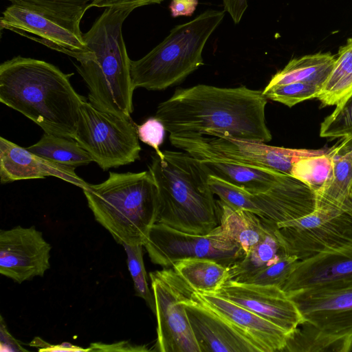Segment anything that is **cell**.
Wrapping results in <instances>:
<instances>
[{"instance_id": "1", "label": "cell", "mask_w": 352, "mask_h": 352, "mask_svg": "<svg viewBox=\"0 0 352 352\" xmlns=\"http://www.w3.org/2000/svg\"><path fill=\"white\" fill-rule=\"evenodd\" d=\"M267 103L263 91L244 85H197L176 89L157 105L155 117L169 133L217 132L266 143L272 138L265 121Z\"/></svg>"}, {"instance_id": "2", "label": "cell", "mask_w": 352, "mask_h": 352, "mask_svg": "<svg viewBox=\"0 0 352 352\" xmlns=\"http://www.w3.org/2000/svg\"><path fill=\"white\" fill-rule=\"evenodd\" d=\"M73 74L45 60L14 56L0 65V102L44 132L74 139L85 98L72 85Z\"/></svg>"}, {"instance_id": "3", "label": "cell", "mask_w": 352, "mask_h": 352, "mask_svg": "<svg viewBox=\"0 0 352 352\" xmlns=\"http://www.w3.org/2000/svg\"><path fill=\"white\" fill-rule=\"evenodd\" d=\"M158 191L157 223L194 234L219 226L217 200L201 162L185 151L151 155L148 165Z\"/></svg>"}, {"instance_id": "4", "label": "cell", "mask_w": 352, "mask_h": 352, "mask_svg": "<svg viewBox=\"0 0 352 352\" xmlns=\"http://www.w3.org/2000/svg\"><path fill=\"white\" fill-rule=\"evenodd\" d=\"M133 11L128 8H105L83 34L91 57L76 66L88 88L89 102L102 111L129 120L133 111L135 89L122 25Z\"/></svg>"}, {"instance_id": "5", "label": "cell", "mask_w": 352, "mask_h": 352, "mask_svg": "<svg viewBox=\"0 0 352 352\" xmlns=\"http://www.w3.org/2000/svg\"><path fill=\"white\" fill-rule=\"evenodd\" d=\"M82 190L96 220L118 243L143 244L157 223L158 191L149 170L110 172L106 180Z\"/></svg>"}, {"instance_id": "6", "label": "cell", "mask_w": 352, "mask_h": 352, "mask_svg": "<svg viewBox=\"0 0 352 352\" xmlns=\"http://www.w3.org/2000/svg\"><path fill=\"white\" fill-rule=\"evenodd\" d=\"M225 12L207 10L192 20L175 26L144 56L131 60L134 89H165L181 82L203 65L204 46L223 21Z\"/></svg>"}, {"instance_id": "7", "label": "cell", "mask_w": 352, "mask_h": 352, "mask_svg": "<svg viewBox=\"0 0 352 352\" xmlns=\"http://www.w3.org/2000/svg\"><path fill=\"white\" fill-rule=\"evenodd\" d=\"M169 140L175 148L199 160H217L258 166L289 175L294 162L298 160L323 154L330 149L278 147L217 132L206 134L195 132L170 133Z\"/></svg>"}, {"instance_id": "8", "label": "cell", "mask_w": 352, "mask_h": 352, "mask_svg": "<svg viewBox=\"0 0 352 352\" xmlns=\"http://www.w3.org/2000/svg\"><path fill=\"white\" fill-rule=\"evenodd\" d=\"M74 140L103 170L140 158L137 127L131 120L102 111L86 100L80 106Z\"/></svg>"}, {"instance_id": "9", "label": "cell", "mask_w": 352, "mask_h": 352, "mask_svg": "<svg viewBox=\"0 0 352 352\" xmlns=\"http://www.w3.org/2000/svg\"><path fill=\"white\" fill-rule=\"evenodd\" d=\"M209 186L219 199L278 224L305 216L316 209L315 192L305 183L285 175L268 190L250 193L221 179L208 177Z\"/></svg>"}, {"instance_id": "10", "label": "cell", "mask_w": 352, "mask_h": 352, "mask_svg": "<svg viewBox=\"0 0 352 352\" xmlns=\"http://www.w3.org/2000/svg\"><path fill=\"white\" fill-rule=\"evenodd\" d=\"M143 245L152 263L170 267L186 258H208L230 267L245 255L242 248L218 226L207 234H194L156 223Z\"/></svg>"}, {"instance_id": "11", "label": "cell", "mask_w": 352, "mask_h": 352, "mask_svg": "<svg viewBox=\"0 0 352 352\" xmlns=\"http://www.w3.org/2000/svg\"><path fill=\"white\" fill-rule=\"evenodd\" d=\"M155 304L159 352H200L183 300L194 289L172 267L149 273Z\"/></svg>"}, {"instance_id": "12", "label": "cell", "mask_w": 352, "mask_h": 352, "mask_svg": "<svg viewBox=\"0 0 352 352\" xmlns=\"http://www.w3.org/2000/svg\"><path fill=\"white\" fill-rule=\"evenodd\" d=\"M277 227L285 254L299 261L352 243V212L340 208H316Z\"/></svg>"}, {"instance_id": "13", "label": "cell", "mask_w": 352, "mask_h": 352, "mask_svg": "<svg viewBox=\"0 0 352 352\" xmlns=\"http://www.w3.org/2000/svg\"><path fill=\"white\" fill-rule=\"evenodd\" d=\"M287 294L302 317L300 324L330 339L352 341V284Z\"/></svg>"}, {"instance_id": "14", "label": "cell", "mask_w": 352, "mask_h": 352, "mask_svg": "<svg viewBox=\"0 0 352 352\" xmlns=\"http://www.w3.org/2000/svg\"><path fill=\"white\" fill-rule=\"evenodd\" d=\"M1 30H7L65 54L80 62L91 52L80 29L67 27L35 11L11 4L2 12Z\"/></svg>"}, {"instance_id": "15", "label": "cell", "mask_w": 352, "mask_h": 352, "mask_svg": "<svg viewBox=\"0 0 352 352\" xmlns=\"http://www.w3.org/2000/svg\"><path fill=\"white\" fill-rule=\"evenodd\" d=\"M51 245L34 226L0 231V274L22 283L50 268Z\"/></svg>"}, {"instance_id": "16", "label": "cell", "mask_w": 352, "mask_h": 352, "mask_svg": "<svg viewBox=\"0 0 352 352\" xmlns=\"http://www.w3.org/2000/svg\"><path fill=\"white\" fill-rule=\"evenodd\" d=\"M214 294L248 309L287 333L303 322L289 295L276 286L227 280Z\"/></svg>"}, {"instance_id": "17", "label": "cell", "mask_w": 352, "mask_h": 352, "mask_svg": "<svg viewBox=\"0 0 352 352\" xmlns=\"http://www.w3.org/2000/svg\"><path fill=\"white\" fill-rule=\"evenodd\" d=\"M183 304L200 352H262L243 333L192 294Z\"/></svg>"}, {"instance_id": "18", "label": "cell", "mask_w": 352, "mask_h": 352, "mask_svg": "<svg viewBox=\"0 0 352 352\" xmlns=\"http://www.w3.org/2000/svg\"><path fill=\"white\" fill-rule=\"evenodd\" d=\"M352 284V243L299 261L283 287L287 294Z\"/></svg>"}, {"instance_id": "19", "label": "cell", "mask_w": 352, "mask_h": 352, "mask_svg": "<svg viewBox=\"0 0 352 352\" xmlns=\"http://www.w3.org/2000/svg\"><path fill=\"white\" fill-rule=\"evenodd\" d=\"M192 295L239 330L262 352H281L287 333L279 327L214 293L194 291Z\"/></svg>"}, {"instance_id": "20", "label": "cell", "mask_w": 352, "mask_h": 352, "mask_svg": "<svg viewBox=\"0 0 352 352\" xmlns=\"http://www.w3.org/2000/svg\"><path fill=\"white\" fill-rule=\"evenodd\" d=\"M75 168L54 163L3 137L0 138L1 184L52 176L83 189L88 184L76 174Z\"/></svg>"}, {"instance_id": "21", "label": "cell", "mask_w": 352, "mask_h": 352, "mask_svg": "<svg viewBox=\"0 0 352 352\" xmlns=\"http://www.w3.org/2000/svg\"><path fill=\"white\" fill-rule=\"evenodd\" d=\"M219 226L236 241L245 254L263 240L277 225L265 220L249 210L234 207L221 199L217 200Z\"/></svg>"}, {"instance_id": "22", "label": "cell", "mask_w": 352, "mask_h": 352, "mask_svg": "<svg viewBox=\"0 0 352 352\" xmlns=\"http://www.w3.org/2000/svg\"><path fill=\"white\" fill-rule=\"evenodd\" d=\"M208 175L221 179L250 193L264 192L285 173L265 168L217 160H199Z\"/></svg>"}, {"instance_id": "23", "label": "cell", "mask_w": 352, "mask_h": 352, "mask_svg": "<svg viewBox=\"0 0 352 352\" xmlns=\"http://www.w3.org/2000/svg\"><path fill=\"white\" fill-rule=\"evenodd\" d=\"M315 195L316 208H336L352 212V151L339 153L334 145L330 175Z\"/></svg>"}, {"instance_id": "24", "label": "cell", "mask_w": 352, "mask_h": 352, "mask_svg": "<svg viewBox=\"0 0 352 352\" xmlns=\"http://www.w3.org/2000/svg\"><path fill=\"white\" fill-rule=\"evenodd\" d=\"M336 56L317 53L292 58L270 79L266 87L291 82H305L321 87L331 72Z\"/></svg>"}, {"instance_id": "25", "label": "cell", "mask_w": 352, "mask_h": 352, "mask_svg": "<svg viewBox=\"0 0 352 352\" xmlns=\"http://www.w3.org/2000/svg\"><path fill=\"white\" fill-rule=\"evenodd\" d=\"M276 229L272 230L250 252L228 267L227 280L245 283L286 255Z\"/></svg>"}, {"instance_id": "26", "label": "cell", "mask_w": 352, "mask_h": 352, "mask_svg": "<svg viewBox=\"0 0 352 352\" xmlns=\"http://www.w3.org/2000/svg\"><path fill=\"white\" fill-rule=\"evenodd\" d=\"M170 267L200 293H215L228 278V267L208 258L182 259Z\"/></svg>"}, {"instance_id": "27", "label": "cell", "mask_w": 352, "mask_h": 352, "mask_svg": "<svg viewBox=\"0 0 352 352\" xmlns=\"http://www.w3.org/2000/svg\"><path fill=\"white\" fill-rule=\"evenodd\" d=\"M352 94V38L338 50L331 72L317 97L322 106H337Z\"/></svg>"}, {"instance_id": "28", "label": "cell", "mask_w": 352, "mask_h": 352, "mask_svg": "<svg viewBox=\"0 0 352 352\" xmlns=\"http://www.w3.org/2000/svg\"><path fill=\"white\" fill-rule=\"evenodd\" d=\"M26 148L54 163L74 168L94 162L76 140L45 132L36 143Z\"/></svg>"}, {"instance_id": "29", "label": "cell", "mask_w": 352, "mask_h": 352, "mask_svg": "<svg viewBox=\"0 0 352 352\" xmlns=\"http://www.w3.org/2000/svg\"><path fill=\"white\" fill-rule=\"evenodd\" d=\"M35 11L67 27L80 29L85 13L96 0H6Z\"/></svg>"}, {"instance_id": "30", "label": "cell", "mask_w": 352, "mask_h": 352, "mask_svg": "<svg viewBox=\"0 0 352 352\" xmlns=\"http://www.w3.org/2000/svg\"><path fill=\"white\" fill-rule=\"evenodd\" d=\"M333 148L334 145L325 153L298 160L292 166L291 175L305 183L316 193L330 175Z\"/></svg>"}, {"instance_id": "31", "label": "cell", "mask_w": 352, "mask_h": 352, "mask_svg": "<svg viewBox=\"0 0 352 352\" xmlns=\"http://www.w3.org/2000/svg\"><path fill=\"white\" fill-rule=\"evenodd\" d=\"M126 254L129 271L133 281L134 289L138 296L144 300L153 314L155 304L153 292L148 287L145 270L142 243L123 244Z\"/></svg>"}, {"instance_id": "32", "label": "cell", "mask_w": 352, "mask_h": 352, "mask_svg": "<svg viewBox=\"0 0 352 352\" xmlns=\"http://www.w3.org/2000/svg\"><path fill=\"white\" fill-rule=\"evenodd\" d=\"M321 87L305 82H291L265 87L264 96L270 100L282 103L288 107L313 98H317Z\"/></svg>"}, {"instance_id": "33", "label": "cell", "mask_w": 352, "mask_h": 352, "mask_svg": "<svg viewBox=\"0 0 352 352\" xmlns=\"http://www.w3.org/2000/svg\"><path fill=\"white\" fill-rule=\"evenodd\" d=\"M320 136L327 138H352V94L336 106L320 124Z\"/></svg>"}, {"instance_id": "34", "label": "cell", "mask_w": 352, "mask_h": 352, "mask_svg": "<svg viewBox=\"0 0 352 352\" xmlns=\"http://www.w3.org/2000/svg\"><path fill=\"white\" fill-rule=\"evenodd\" d=\"M298 262L299 260L296 257L286 254L245 283L283 288L286 280L298 265Z\"/></svg>"}, {"instance_id": "35", "label": "cell", "mask_w": 352, "mask_h": 352, "mask_svg": "<svg viewBox=\"0 0 352 352\" xmlns=\"http://www.w3.org/2000/svg\"><path fill=\"white\" fill-rule=\"evenodd\" d=\"M166 129L157 118L151 117L140 125L137 126L139 140L151 146L155 153L161 155L160 146L164 142Z\"/></svg>"}, {"instance_id": "36", "label": "cell", "mask_w": 352, "mask_h": 352, "mask_svg": "<svg viewBox=\"0 0 352 352\" xmlns=\"http://www.w3.org/2000/svg\"><path fill=\"white\" fill-rule=\"evenodd\" d=\"M0 351L1 352H27L19 340L8 331L3 318L1 316L0 322Z\"/></svg>"}, {"instance_id": "37", "label": "cell", "mask_w": 352, "mask_h": 352, "mask_svg": "<svg viewBox=\"0 0 352 352\" xmlns=\"http://www.w3.org/2000/svg\"><path fill=\"white\" fill-rule=\"evenodd\" d=\"M164 0H96L94 7L98 8H128L133 10L138 8L151 4H160Z\"/></svg>"}, {"instance_id": "38", "label": "cell", "mask_w": 352, "mask_h": 352, "mask_svg": "<svg viewBox=\"0 0 352 352\" xmlns=\"http://www.w3.org/2000/svg\"><path fill=\"white\" fill-rule=\"evenodd\" d=\"M91 351H148L146 346L135 345L126 341L113 344L94 342L90 345Z\"/></svg>"}, {"instance_id": "39", "label": "cell", "mask_w": 352, "mask_h": 352, "mask_svg": "<svg viewBox=\"0 0 352 352\" xmlns=\"http://www.w3.org/2000/svg\"><path fill=\"white\" fill-rule=\"evenodd\" d=\"M30 344L34 347L39 348V351H91L90 348L83 349L67 342L60 344L52 345L38 337H36Z\"/></svg>"}, {"instance_id": "40", "label": "cell", "mask_w": 352, "mask_h": 352, "mask_svg": "<svg viewBox=\"0 0 352 352\" xmlns=\"http://www.w3.org/2000/svg\"><path fill=\"white\" fill-rule=\"evenodd\" d=\"M198 5V0H172L169 9L171 16L174 18L178 16H191Z\"/></svg>"}, {"instance_id": "41", "label": "cell", "mask_w": 352, "mask_h": 352, "mask_svg": "<svg viewBox=\"0 0 352 352\" xmlns=\"http://www.w3.org/2000/svg\"><path fill=\"white\" fill-rule=\"evenodd\" d=\"M222 1L224 10L230 14L234 23H239L248 8V0H222Z\"/></svg>"}, {"instance_id": "42", "label": "cell", "mask_w": 352, "mask_h": 352, "mask_svg": "<svg viewBox=\"0 0 352 352\" xmlns=\"http://www.w3.org/2000/svg\"><path fill=\"white\" fill-rule=\"evenodd\" d=\"M337 151L339 153H344L349 151H352V138L342 139V141L336 144Z\"/></svg>"}]
</instances>
